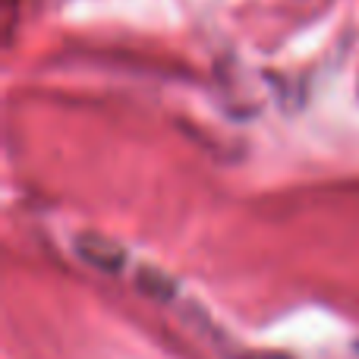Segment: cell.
I'll use <instances>...</instances> for the list:
<instances>
[{"label":"cell","mask_w":359,"mask_h":359,"mask_svg":"<svg viewBox=\"0 0 359 359\" xmlns=\"http://www.w3.org/2000/svg\"><path fill=\"white\" fill-rule=\"evenodd\" d=\"M73 249L86 265L98 268V271H120V268L126 265V249L120 246L117 240H111V236L92 233V230H86V233L76 236Z\"/></svg>","instance_id":"1"},{"label":"cell","mask_w":359,"mask_h":359,"mask_svg":"<svg viewBox=\"0 0 359 359\" xmlns=\"http://www.w3.org/2000/svg\"><path fill=\"white\" fill-rule=\"evenodd\" d=\"M139 287H142L151 299H161V303L174 297V290H177L174 280H170L168 274H161L158 268H142V271H139Z\"/></svg>","instance_id":"2"},{"label":"cell","mask_w":359,"mask_h":359,"mask_svg":"<svg viewBox=\"0 0 359 359\" xmlns=\"http://www.w3.org/2000/svg\"><path fill=\"white\" fill-rule=\"evenodd\" d=\"M236 359H287V356H280V353H249V356H236Z\"/></svg>","instance_id":"3"}]
</instances>
